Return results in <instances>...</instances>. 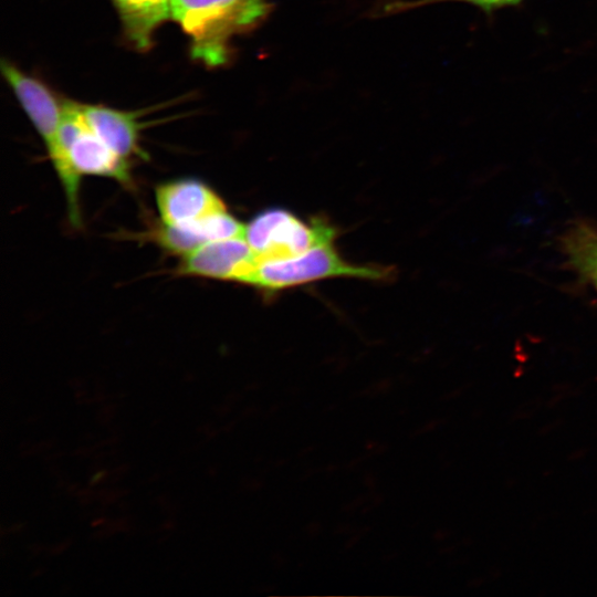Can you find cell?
Returning a JSON list of instances; mask_svg holds the SVG:
<instances>
[{"mask_svg": "<svg viewBox=\"0 0 597 597\" xmlns=\"http://www.w3.org/2000/svg\"><path fill=\"white\" fill-rule=\"evenodd\" d=\"M61 182L69 220L82 226L81 179L96 176L130 185V161L119 157L85 123L78 103L64 100L63 116L53 151L49 155Z\"/></svg>", "mask_w": 597, "mask_h": 597, "instance_id": "1", "label": "cell"}, {"mask_svg": "<svg viewBox=\"0 0 597 597\" xmlns=\"http://www.w3.org/2000/svg\"><path fill=\"white\" fill-rule=\"evenodd\" d=\"M171 19L190 39L192 59L206 66L226 64L231 39L253 29L270 11L266 0H170Z\"/></svg>", "mask_w": 597, "mask_h": 597, "instance_id": "2", "label": "cell"}, {"mask_svg": "<svg viewBox=\"0 0 597 597\" xmlns=\"http://www.w3.org/2000/svg\"><path fill=\"white\" fill-rule=\"evenodd\" d=\"M392 272L389 266L350 263L339 254L334 242H326L292 258L258 262L242 284L274 293L332 277L383 281L390 279Z\"/></svg>", "mask_w": 597, "mask_h": 597, "instance_id": "3", "label": "cell"}, {"mask_svg": "<svg viewBox=\"0 0 597 597\" xmlns=\"http://www.w3.org/2000/svg\"><path fill=\"white\" fill-rule=\"evenodd\" d=\"M243 238L258 262L298 255L326 242H335L336 229L316 218L305 222L284 208H268L244 224Z\"/></svg>", "mask_w": 597, "mask_h": 597, "instance_id": "4", "label": "cell"}, {"mask_svg": "<svg viewBox=\"0 0 597 597\" xmlns=\"http://www.w3.org/2000/svg\"><path fill=\"white\" fill-rule=\"evenodd\" d=\"M1 72L50 155L56 144L64 100H59L41 80L23 72L10 61H1Z\"/></svg>", "mask_w": 597, "mask_h": 597, "instance_id": "5", "label": "cell"}, {"mask_svg": "<svg viewBox=\"0 0 597 597\" xmlns=\"http://www.w3.org/2000/svg\"><path fill=\"white\" fill-rule=\"evenodd\" d=\"M258 263L243 237L208 243L181 258L177 273L182 276L242 283Z\"/></svg>", "mask_w": 597, "mask_h": 597, "instance_id": "6", "label": "cell"}, {"mask_svg": "<svg viewBox=\"0 0 597 597\" xmlns=\"http://www.w3.org/2000/svg\"><path fill=\"white\" fill-rule=\"evenodd\" d=\"M155 202L160 222L185 224L228 210L222 198L197 178H179L155 188Z\"/></svg>", "mask_w": 597, "mask_h": 597, "instance_id": "7", "label": "cell"}, {"mask_svg": "<svg viewBox=\"0 0 597 597\" xmlns=\"http://www.w3.org/2000/svg\"><path fill=\"white\" fill-rule=\"evenodd\" d=\"M244 223L229 210L185 224H159L144 235L167 253L180 258L220 240L243 237Z\"/></svg>", "mask_w": 597, "mask_h": 597, "instance_id": "8", "label": "cell"}, {"mask_svg": "<svg viewBox=\"0 0 597 597\" xmlns=\"http://www.w3.org/2000/svg\"><path fill=\"white\" fill-rule=\"evenodd\" d=\"M78 108L91 130L119 157L128 161L146 157L139 144L142 124L136 113L98 104L78 103Z\"/></svg>", "mask_w": 597, "mask_h": 597, "instance_id": "9", "label": "cell"}, {"mask_svg": "<svg viewBox=\"0 0 597 597\" xmlns=\"http://www.w3.org/2000/svg\"><path fill=\"white\" fill-rule=\"evenodd\" d=\"M127 42L138 51L153 44L155 31L171 19L170 0H112Z\"/></svg>", "mask_w": 597, "mask_h": 597, "instance_id": "10", "label": "cell"}, {"mask_svg": "<svg viewBox=\"0 0 597 597\" xmlns=\"http://www.w3.org/2000/svg\"><path fill=\"white\" fill-rule=\"evenodd\" d=\"M566 260L580 277L597 285V229L576 222L562 238Z\"/></svg>", "mask_w": 597, "mask_h": 597, "instance_id": "11", "label": "cell"}, {"mask_svg": "<svg viewBox=\"0 0 597 597\" xmlns=\"http://www.w3.org/2000/svg\"><path fill=\"white\" fill-rule=\"evenodd\" d=\"M447 1H458V2H464L469 3L471 6H474L485 12L486 14H491L494 11H498L503 8L507 7H514L519 6L524 0H416V1H398L394 3H389L385 7L386 13H394L399 12L404 10H408L411 8H417L421 6H428L438 2H447Z\"/></svg>", "mask_w": 597, "mask_h": 597, "instance_id": "12", "label": "cell"}, {"mask_svg": "<svg viewBox=\"0 0 597 597\" xmlns=\"http://www.w3.org/2000/svg\"><path fill=\"white\" fill-rule=\"evenodd\" d=\"M595 286H596V289H597V285H595Z\"/></svg>", "mask_w": 597, "mask_h": 597, "instance_id": "13", "label": "cell"}]
</instances>
